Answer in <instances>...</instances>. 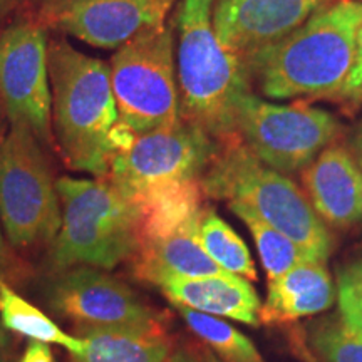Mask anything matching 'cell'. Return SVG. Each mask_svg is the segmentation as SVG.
I'll return each instance as SVG.
<instances>
[{"mask_svg": "<svg viewBox=\"0 0 362 362\" xmlns=\"http://www.w3.org/2000/svg\"><path fill=\"white\" fill-rule=\"evenodd\" d=\"M52 134L72 171L104 178L117 151L134 133L119 121L110 66L76 49L66 37L49 39Z\"/></svg>", "mask_w": 362, "mask_h": 362, "instance_id": "1", "label": "cell"}, {"mask_svg": "<svg viewBox=\"0 0 362 362\" xmlns=\"http://www.w3.org/2000/svg\"><path fill=\"white\" fill-rule=\"evenodd\" d=\"M362 24L361 0H332L277 44L245 59L270 99L332 101L349 76Z\"/></svg>", "mask_w": 362, "mask_h": 362, "instance_id": "2", "label": "cell"}, {"mask_svg": "<svg viewBox=\"0 0 362 362\" xmlns=\"http://www.w3.org/2000/svg\"><path fill=\"white\" fill-rule=\"evenodd\" d=\"M214 6L215 0H180L171 25L176 33L180 119L221 143L237 136L238 104L252 93V78L245 61L216 39Z\"/></svg>", "mask_w": 362, "mask_h": 362, "instance_id": "3", "label": "cell"}, {"mask_svg": "<svg viewBox=\"0 0 362 362\" xmlns=\"http://www.w3.org/2000/svg\"><path fill=\"white\" fill-rule=\"evenodd\" d=\"M202 175L205 197L243 203L267 223L320 260L332 253L334 238L296 181L262 163L238 136L216 143Z\"/></svg>", "mask_w": 362, "mask_h": 362, "instance_id": "4", "label": "cell"}, {"mask_svg": "<svg viewBox=\"0 0 362 362\" xmlns=\"http://www.w3.org/2000/svg\"><path fill=\"white\" fill-rule=\"evenodd\" d=\"M62 223L51 247L56 270L88 265L112 269L138 248L139 211L106 178L57 180Z\"/></svg>", "mask_w": 362, "mask_h": 362, "instance_id": "5", "label": "cell"}, {"mask_svg": "<svg viewBox=\"0 0 362 362\" xmlns=\"http://www.w3.org/2000/svg\"><path fill=\"white\" fill-rule=\"evenodd\" d=\"M110 78L119 121L134 134L180 121L173 27L143 30L116 49Z\"/></svg>", "mask_w": 362, "mask_h": 362, "instance_id": "6", "label": "cell"}, {"mask_svg": "<svg viewBox=\"0 0 362 362\" xmlns=\"http://www.w3.org/2000/svg\"><path fill=\"white\" fill-rule=\"evenodd\" d=\"M0 221L17 248L54 242L62 223L57 181L40 141L21 124L0 141Z\"/></svg>", "mask_w": 362, "mask_h": 362, "instance_id": "7", "label": "cell"}, {"mask_svg": "<svg viewBox=\"0 0 362 362\" xmlns=\"http://www.w3.org/2000/svg\"><path fill=\"white\" fill-rule=\"evenodd\" d=\"M344 126L309 104H275L248 93L238 104L235 133L264 165L279 173L302 171L336 143Z\"/></svg>", "mask_w": 362, "mask_h": 362, "instance_id": "8", "label": "cell"}, {"mask_svg": "<svg viewBox=\"0 0 362 362\" xmlns=\"http://www.w3.org/2000/svg\"><path fill=\"white\" fill-rule=\"evenodd\" d=\"M218 144L198 126L178 123L136 134L117 151L104 176L134 202L144 193L181 181L202 180Z\"/></svg>", "mask_w": 362, "mask_h": 362, "instance_id": "9", "label": "cell"}, {"mask_svg": "<svg viewBox=\"0 0 362 362\" xmlns=\"http://www.w3.org/2000/svg\"><path fill=\"white\" fill-rule=\"evenodd\" d=\"M49 37L37 17H19L0 33V110L11 124L25 126L52 143Z\"/></svg>", "mask_w": 362, "mask_h": 362, "instance_id": "10", "label": "cell"}, {"mask_svg": "<svg viewBox=\"0 0 362 362\" xmlns=\"http://www.w3.org/2000/svg\"><path fill=\"white\" fill-rule=\"evenodd\" d=\"M176 0H40L37 21L98 49H116L143 30L165 25Z\"/></svg>", "mask_w": 362, "mask_h": 362, "instance_id": "11", "label": "cell"}, {"mask_svg": "<svg viewBox=\"0 0 362 362\" xmlns=\"http://www.w3.org/2000/svg\"><path fill=\"white\" fill-rule=\"evenodd\" d=\"M51 310L88 327H115L156 319L128 285L96 267L61 270L47 285Z\"/></svg>", "mask_w": 362, "mask_h": 362, "instance_id": "12", "label": "cell"}, {"mask_svg": "<svg viewBox=\"0 0 362 362\" xmlns=\"http://www.w3.org/2000/svg\"><path fill=\"white\" fill-rule=\"evenodd\" d=\"M332 0H215L218 42L243 61L277 44Z\"/></svg>", "mask_w": 362, "mask_h": 362, "instance_id": "13", "label": "cell"}, {"mask_svg": "<svg viewBox=\"0 0 362 362\" xmlns=\"http://www.w3.org/2000/svg\"><path fill=\"white\" fill-rule=\"evenodd\" d=\"M302 189L327 226L349 228L362 221V168L341 143H332L302 170Z\"/></svg>", "mask_w": 362, "mask_h": 362, "instance_id": "14", "label": "cell"}, {"mask_svg": "<svg viewBox=\"0 0 362 362\" xmlns=\"http://www.w3.org/2000/svg\"><path fill=\"white\" fill-rule=\"evenodd\" d=\"M203 211L170 232L138 240V248L131 257L134 259L136 277L163 287L171 280L226 274L210 259L202 245L200 223Z\"/></svg>", "mask_w": 362, "mask_h": 362, "instance_id": "15", "label": "cell"}, {"mask_svg": "<svg viewBox=\"0 0 362 362\" xmlns=\"http://www.w3.org/2000/svg\"><path fill=\"white\" fill-rule=\"evenodd\" d=\"M160 288L176 307L225 317L247 325L260 324L259 293L247 279L238 275L223 274L171 280Z\"/></svg>", "mask_w": 362, "mask_h": 362, "instance_id": "16", "label": "cell"}, {"mask_svg": "<svg viewBox=\"0 0 362 362\" xmlns=\"http://www.w3.org/2000/svg\"><path fill=\"white\" fill-rule=\"evenodd\" d=\"M337 297L325 260L302 262L280 277L269 280L260 320L267 324L293 322L332 307Z\"/></svg>", "mask_w": 362, "mask_h": 362, "instance_id": "17", "label": "cell"}, {"mask_svg": "<svg viewBox=\"0 0 362 362\" xmlns=\"http://www.w3.org/2000/svg\"><path fill=\"white\" fill-rule=\"evenodd\" d=\"M86 349L74 362H166L170 339L160 320L81 329Z\"/></svg>", "mask_w": 362, "mask_h": 362, "instance_id": "18", "label": "cell"}, {"mask_svg": "<svg viewBox=\"0 0 362 362\" xmlns=\"http://www.w3.org/2000/svg\"><path fill=\"white\" fill-rule=\"evenodd\" d=\"M0 320L11 332L29 337L30 341L64 347L71 357L81 356L86 349L83 337H74L64 332L56 322H52V319L21 297L2 279H0Z\"/></svg>", "mask_w": 362, "mask_h": 362, "instance_id": "19", "label": "cell"}, {"mask_svg": "<svg viewBox=\"0 0 362 362\" xmlns=\"http://www.w3.org/2000/svg\"><path fill=\"white\" fill-rule=\"evenodd\" d=\"M228 206L250 230L269 280L280 277L285 272L302 264V262L320 260L293 242L292 238H288L287 235L279 232L277 228H274V226L262 220L255 211L243 205V203L232 202L228 203Z\"/></svg>", "mask_w": 362, "mask_h": 362, "instance_id": "20", "label": "cell"}, {"mask_svg": "<svg viewBox=\"0 0 362 362\" xmlns=\"http://www.w3.org/2000/svg\"><path fill=\"white\" fill-rule=\"evenodd\" d=\"M200 238L210 259L226 274L238 275L248 282L259 279L250 250L238 233L214 210H205L200 223Z\"/></svg>", "mask_w": 362, "mask_h": 362, "instance_id": "21", "label": "cell"}, {"mask_svg": "<svg viewBox=\"0 0 362 362\" xmlns=\"http://www.w3.org/2000/svg\"><path fill=\"white\" fill-rule=\"evenodd\" d=\"M309 341L322 362H362V317L337 310L312 325Z\"/></svg>", "mask_w": 362, "mask_h": 362, "instance_id": "22", "label": "cell"}, {"mask_svg": "<svg viewBox=\"0 0 362 362\" xmlns=\"http://www.w3.org/2000/svg\"><path fill=\"white\" fill-rule=\"evenodd\" d=\"M183 320L225 362H265L247 336L220 317L178 307Z\"/></svg>", "mask_w": 362, "mask_h": 362, "instance_id": "23", "label": "cell"}, {"mask_svg": "<svg viewBox=\"0 0 362 362\" xmlns=\"http://www.w3.org/2000/svg\"><path fill=\"white\" fill-rule=\"evenodd\" d=\"M337 302L339 310L362 317V259L339 269Z\"/></svg>", "mask_w": 362, "mask_h": 362, "instance_id": "24", "label": "cell"}, {"mask_svg": "<svg viewBox=\"0 0 362 362\" xmlns=\"http://www.w3.org/2000/svg\"><path fill=\"white\" fill-rule=\"evenodd\" d=\"M334 103L342 104L347 111H356L362 106V24L357 34L356 56L352 62L351 72L339 94L332 99Z\"/></svg>", "mask_w": 362, "mask_h": 362, "instance_id": "25", "label": "cell"}, {"mask_svg": "<svg viewBox=\"0 0 362 362\" xmlns=\"http://www.w3.org/2000/svg\"><path fill=\"white\" fill-rule=\"evenodd\" d=\"M21 362H54V356L49 349V344L30 341Z\"/></svg>", "mask_w": 362, "mask_h": 362, "instance_id": "26", "label": "cell"}, {"mask_svg": "<svg viewBox=\"0 0 362 362\" xmlns=\"http://www.w3.org/2000/svg\"><path fill=\"white\" fill-rule=\"evenodd\" d=\"M30 2L33 0H0V33L11 24L12 17Z\"/></svg>", "mask_w": 362, "mask_h": 362, "instance_id": "27", "label": "cell"}, {"mask_svg": "<svg viewBox=\"0 0 362 362\" xmlns=\"http://www.w3.org/2000/svg\"><path fill=\"white\" fill-rule=\"evenodd\" d=\"M166 362H198L193 356H189L188 352L185 351H176L175 354H171Z\"/></svg>", "mask_w": 362, "mask_h": 362, "instance_id": "28", "label": "cell"}, {"mask_svg": "<svg viewBox=\"0 0 362 362\" xmlns=\"http://www.w3.org/2000/svg\"><path fill=\"white\" fill-rule=\"evenodd\" d=\"M352 148L356 149L357 155L362 156V123L357 126L354 136H352Z\"/></svg>", "mask_w": 362, "mask_h": 362, "instance_id": "29", "label": "cell"}, {"mask_svg": "<svg viewBox=\"0 0 362 362\" xmlns=\"http://www.w3.org/2000/svg\"><path fill=\"white\" fill-rule=\"evenodd\" d=\"M2 255H4V242H2V232H0V262H2Z\"/></svg>", "mask_w": 362, "mask_h": 362, "instance_id": "30", "label": "cell"}, {"mask_svg": "<svg viewBox=\"0 0 362 362\" xmlns=\"http://www.w3.org/2000/svg\"><path fill=\"white\" fill-rule=\"evenodd\" d=\"M0 362H6V359H4V356H2V351H0Z\"/></svg>", "mask_w": 362, "mask_h": 362, "instance_id": "31", "label": "cell"}, {"mask_svg": "<svg viewBox=\"0 0 362 362\" xmlns=\"http://www.w3.org/2000/svg\"><path fill=\"white\" fill-rule=\"evenodd\" d=\"M359 163H361V168H362V156H359Z\"/></svg>", "mask_w": 362, "mask_h": 362, "instance_id": "32", "label": "cell"}, {"mask_svg": "<svg viewBox=\"0 0 362 362\" xmlns=\"http://www.w3.org/2000/svg\"><path fill=\"white\" fill-rule=\"evenodd\" d=\"M0 117H2V110H0ZM0 121H2V119H0Z\"/></svg>", "mask_w": 362, "mask_h": 362, "instance_id": "33", "label": "cell"}, {"mask_svg": "<svg viewBox=\"0 0 362 362\" xmlns=\"http://www.w3.org/2000/svg\"><path fill=\"white\" fill-rule=\"evenodd\" d=\"M210 362H218V361H210Z\"/></svg>", "mask_w": 362, "mask_h": 362, "instance_id": "34", "label": "cell"}, {"mask_svg": "<svg viewBox=\"0 0 362 362\" xmlns=\"http://www.w3.org/2000/svg\"><path fill=\"white\" fill-rule=\"evenodd\" d=\"M361 2H362V0H361Z\"/></svg>", "mask_w": 362, "mask_h": 362, "instance_id": "35", "label": "cell"}]
</instances>
